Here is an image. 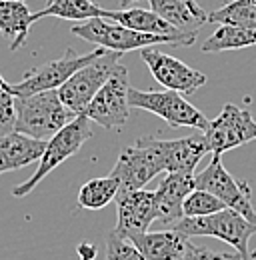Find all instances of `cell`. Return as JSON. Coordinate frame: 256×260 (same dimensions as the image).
Masks as SVG:
<instances>
[{
    "instance_id": "cell-23",
    "label": "cell",
    "mask_w": 256,
    "mask_h": 260,
    "mask_svg": "<svg viewBox=\"0 0 256 260\" xmlns=\"http://www.w3.org/2000/svg\"><path fill=\"white\" fill-rule=\"evenodd\" d=\"M118 190H120V184L112 174L104 178H92L86 184H82L78 192V206L86 210H100L110 202H114Z\"/></svg>"
},
{
    "instance_id": "cell-33",
    "label": "cell",
    "mask_w": 256,
    "mask_h": 260,
    "mask_svg": "<svg viewBox=\"0 0 256 260\" xmlns=\"http://www.w3.org/2000/svg\"><path fill=\"white\" fill-rule=\"evenodd\" d=\"M232 260H242V258H240V256H234V258H232Z\"/></svg>"
},
{
    "instance_id": "cell-21",
    "label": "cell",
    "mask_w": 256,
    "mask_h": 260,
    "mask_svg": "<svg viewBox=\"0 0 256 260\" xmlns=\"http://www.w3.org/2000/svg\"><path fill=\"white\" fill-rule=\"evenodd\" d=\"M104 8H100L92 0H50L42 10L32 12V20H40L46 16H56L64 20H74V22H82L94 16H102Z\"/></svg>"
},
{
    "instance_id": "cell-3",
    "label": "cell",
    "mask_w": 256,
    "mask_h": 260,
    "mask_svg": "<svg viewBox=\"0 0 256 260\" xmlns=\"http://www.w3.org/2000/svg\"><path fill=\"white\" fill-rule=\"evenodd\" d=\"M184 236H212L230 244L242 260H250L248 240L256 234V224L246 220L240 212L232 208H222L208 216H182L172 226Z\"/></svg>"
},
{
    "instance_id": "cell-20",
    "label": "cell",
    "mask_w": 256,
    "mask_h": 260,
    "mask_svg": "<svg viewBox=\"0 0 256 260\" xmlns=\"http://www.w3.org/2000/svg\"><path fill=\"white\" fill-rule=\"evenodd\" d=\"M152 10L180 32H198L208 16H200L184 0H148Z\"/></svg>"
},
{
    "instance_id": "cell-25",
    "label": "cell",
    "mask_w": 256,
    "mask_h": 260,
    "mask_svg": "<svg viewBox=\"0 0 256 260\" xmlns=\"http://www.w3.org/2000/svg\"><path fill=\"white\" fill-rule=\"evenodd\" d=\"M222 208H226V206L220 198H216L208 190L194 188L182 202V216H208V214H214Z\"/></svg>"
},
{
    "instance_id": "cell-19",
    "label": "cell",
    "mask_w": 256,
    "mask_h": 260,
    "mask_svg": "<svg viewBox=\"0 0 256 260\" xmlns=\"http://www.w3.org/2000/svg\"><path fill=\"white\" fill-rule=\"evenodd\" d=\"M104 18H110L114 22H120L128 28H134L138 32L148 34H180L172 24H168L162 16H158L152 8H120V10H104Z\"/></svg>"
},
{
    "instance_id": "cell-6",
    "label": "cell",
    "mask_w": 256,
    "mask_h": 260,
    "mask_svg": "<svg viewBox=\"0 0 256 260\" xmlns=\"http://www.w3.org/2000/svg\"><path fill=\"white\" fill-rule=\"evenodd\" d=\"M122 56H124L122 52L104 50L92 62L78 68L62 86L56 88L64 106H68L74 114H82L86 110L88 102L100 90V86L108 80V76L112 74L114 66L120 62Z\"/></svg>"
},
{
    "instance_id": "cell-10",
    "label": "cell",
    "mask_w": 256,
    "mask_h": 260,
    "mask_svg": "<svg viewBox=\"0 0 256 260\" xmlns=\"http://www.w3.org/2000/svg\"><path fill=\"white\" fill-rule=\"evenodd\" d=\"M196 188L208 190L216 198H220L226 208L240 212L246 220L256 224V208L252 206V192L246 180H236L226 168L220 156H212L210 164L194 174Z\"/></svg>"
},
{
    "instance_id": "cell-27",
    "label": "cell",
    "mask_w": 256,
    "mask_h": 260,
    "mask_svg": "<svg viewBox=\"0 0 256 260\" xmlns=\"http://www.w3.org/2000/svg\"><path fill=\"white\" fill-rule=\"evenodd\" d=\"M104 260H144L140 250L126 238H120L114 230L106 236V256Z\"/></svg>"
},
{
    "instance_id": "cell-2",
    "label": "cell",
    "mask_w": 256,
    "mask_h": 260,
    "mask_svg": "<svg viewBox=\"0 0 256 260\" xmlns=\"http://www.w3.org/2000/svg\"><path fill=\"white\" fill-rule=\"evenodd\" d=\"M14 108H16L14 130L40 140L52 138L76 116L68 106H64L56 88L34 92L28 96H16Z\"/></svg>"
},
{
    "instance_id": "cell-29",
    "label": "cell",
    "mask_w": 256,
    "mask_h": 260,
    "mask_svg": "<svg viewBox=\"0 0 256 260\" xmlns=\"http://www.w3.org/2000/svg\"><path fill=\"white\" fill-rule=\"evenodd\" d=\"M76 252H78V258L80 260H96V256H98V248H96L94 244H90V242H80Z\"/></svg>"
},
{
    "instance_id": "cell-1",
    "label": "cell",
    "mask_w": 256,
    "mask_h": 260,
    "mask_svg": "<svg viewBox=\"0 0 256 260\" xmlns=\"http://www.w3.org/2000/svg\"><path fill=\"white\" fill-rule=\"evenodd\" d=\"M70 32L86 42H92L96 46H102L106 50H116L126 54L130 50H140L146 46L156 44H170V46H192L196 42L198 32H180V34H148L138 32L134 28H128L120 22H114L104 16H94L88 20H82V24H76L70 28Z\"/></svg>"
},
{
    "instance_id": "cell-18",
    "label": "cell",
    "mask_w": 256,
    "mask_h": 260,
    "mask_svg": "<svg viewBox=\"0 0 256 260\" xmlns=\"http://www.w3.org/2000/svg\"><path fill=\"white\" fill-rule=\"evenodd\" d=\"M32 24V12L24 0H0V32L10 40L12 52L24 46Z\"/></svg>"
},
{
    "instance_id": "cell-16",
    "label": "cell",
    "mask_w": 256,
    "mask_h": 260,
    "mask_svg": "<svg viewBox=\"0 0 256 260\" xmlns=\"http://www.w3.org/2000/svg\"><path fill=\"white\" fill-rule=\"evenodd\" d=\"M46 148V140L32 138L22 132H8L0 136V174L24 168L28 164L40 160Z\"/></svg>"
},
{
    "instance_id": "cell-5",
    "label": "cell",
    "mask_w": 256,
    "mask_h": 260,
    "mask_svg": "<svg viewBox=\"0 0 256 260\" xmlns=\"http://www.w3.org/2000/svg\"><path fill=\"white\" fill-rule=\"evenodd\" d=\"M128 102L130 108H140L146 112H152L160 116L168 126L172 128H196L206 130L208 126V118L190 104L184 94L176 92V90H138V88H128Z\"/></svg>"
},
{
    "instance_id": "cell-11",
    "label": "cell",
    "mask_w": 256,
    "mask_h": 260,
    "mask_svg": "<svg viewBox=\"0 0 256 260\" xmlns=\"http://www.w3.org/2000/svg\"><path fill=\"white\" fill-rule=\"evenodd\" d=\"M140 58L148 66L154 80L168 90H176L180 94H194L198 88H202L206 84L204 72L178 60L176 56L164 54L152 46L140 48Z\"/></svg>"
},
{
    "instance_id": "cell-31",
    "label": "cell",
    "mask_w": 256,
    "mask_h": 260,
    "mask_svg": "<svg viewBox=\"0 0 256 260\" xmlns=\"http://www.w3.org/2000/svg\"><path fill=\"white\" fill-rule=\"evenodd\" d=\"M136 2H140V0H120V8H130Z\"/></svg>"
},
{
    "instance_id": "cell-35",
    "label": "cell",
    "mask_w": 256,
    "mask_h": 260,
    "mask_svg": "<svg viewBox=\"0 0 256 260\" xmlns=\"http://www.w3.org/2000/svg\"><path fill=\"white\" fill-rule=\"evenodd\" d=\"M48 2H50V0H48Z\"/></svg>"
},
{
    "instance_id": "cell-15",
    "label": "cell",
    "mask_w": 256,
    "mask_h": 260,
    "mask_svg": "<svg viewBox=\"0 0 256 260\" xmlns=\"http://www.w3.org/2000/svg\"><path fill=\"white\" fill-rule=\"evenodd\" d=\"M194 188V172H168V176L154 190L156 220L164 226L178 222L182 218V202Z\"/></svg>"
},
{
    "instance_id": "cell-22",
    "label": "cell",
    "mask_w": 256,
    "mask_h": 260,
    "mask_svg": "<svg viewBox=\"0 0 256 260\" xmlns=\"http://www.w3.org/2000/svg\"><path fill=\"white\" fill-rule=\"evenodd\" d=\"M256 44L254 28H242L234 24H220L214 32L210 34L204 44L202 52H224V50H238L248 48Z\"/></svg>"
},
{
    "instance_id": "cell-34",
    "label": "cell",
    "mask_w": 256,
    "mask_h": 260,
    "mask_svg": "<svg viewBox=\"0 0 256 260\" xmlns=\"http://www.w3.org/2000/svg\"><path fill=\"white\" fill-rule=\"evenodd\" d=\"M24 2H26V0H24Z\"/></svg>"
},
{
    "instance_id": "cell-9",
    "label": "cell",
    "mask_w": 256,
    "mask_h": 260,
    "mask_svg": "<svg viewBox=\"0 0 256 260\" xmlns=\"http://www.w3.org/2000/svg\"><path fill=\"white\" fill-rule=\"evenodd\" d=\"M204 136L212 156L222 158L224 152L256 140V120L248 108H238L236 104L226 102L220 114L208 120Z\"/></svg>"
},
{
    "instance_id": "cell-17",
    "label": "cell",
    "mask_w": 256,
    "mask_h": 260,
    "mask_svg": "<svg viewBox=\"0 0 256 260\" xmlns=\"http://www.w3.org/2000/svg\"><path fill=\"white\" fill-rule=\"evenodd\" d=\"M144 256V260H176L188 246L190 238L174 228L142 232L128 238Z\"/></svg>"
},
{
    "instance_id": "cell-26",
    "label": "cell",
    "mask_w": 256,
    "mask_h": 260,
    "mask_svg": "<svg viewBox=\"0 0 256 260\" xmlns=\"http://www.w3.org/2000/svg\"><path fill=\"white\" fill-rule=\"evenodd\" d=\"M14 102H16V96L10 88V84L0 74V136L14 130V122H16Z\"/></svg>"
},
{
    "instance_id": "cell-30",
    "label": "cell",
    "mask_w": 256,
    "mask_h": 260,
    "mask_svg": "<svg viewBox=\"0 0 256 260\" xmlns=\"http://www.w3.org/2000/svg\"><path fill=\"white\" fill-rule=\"evenodd\" d=\"M184 2L190 6V8L194 10V12H196V14H200V16H208V12H204V8H200L196 0H184Z\"/></svg>"
},
{
    "instance_id": "cell-7",
    "label": "cell",
    "mask_w": 256,
    "mask_h": 260,
    "mask_svg": "<svg viewBox=\"0 0 256 260\" xmlns=\"http://www.w3.org/2000/svg\"><path fill=\"white\" fill-rule=\"evenodd\" d=\"M128 88H130L128 68L118 62L114 66L112 74L108 76V80L100 86V90L88 102L82 114H86L92 122L100 124L106 130L124 126L130 116Z\"/></svg>"
},
{
    "instance_id": "cell-14",
    "label": "cell",
    "mask_w": 256,
    "mask_h": 260,
    "mask_svg": "<svg viewBox=\"0 0 256 260\" xmlns=\"http://www.w3.org/2000/svg\"><path fill=\"white\" fill-rule=\"evenodd\" d=\"M114 202L118 206V222L114 226V232L120 238L128 240L136 234H142L156 220L154 190H118Z\"/></svg>"
},
{
    "instance_id": "cell-8",
    "label": "cell",
    "mask_w": 256,
    "mask_h": 260,
    "mask_svg": "<svg viewBox=\"0 0 256 260\" xmlns=\"http://www.w3.org/2000/svg\"><path fill=\"white\" fill-rule=\"evenodd\" d=\"M106 48L98 46L92 52H86V54H78L76 50L68 48L64 52V56L56 58V60H50L46 64H40L36 68H30L24 72L22 80L16 82V84H10L14 96H28L34 92H42V90H54L58 86H62L64 82L84 64L92 62L94 58H98Z\"/></svg>"
},
{
    "instance_id": "cell-24",
    "label": "cell",
    "mask_w": 256,
    "mask_h": 260,
    "mask_svg": "<svg viewBox=\"0 0 256 260\" xmlns=\"http://www.w3.org/2000/svg\"><path fill=\"white\" fill-rule=\"evenodd\" d=\"M208 22L234 24L256 30V0H232L220 8L208 12Z\"/></svg>"
},
{
    "instance_id": "cell-4",
    "label": "cell",
    "mask_w": 256,
    "mask_h": 260,
    "mask_svg": "<svg viewBox=\"0 0 256 260\" xmlns=\"http://www.w3.org/2000/svg\"><path fill=\"white\" fill-rule=\"evenodd\" d=\"M90 122L92 120L86 114H76L66 126H62L52 138H48L46 148H44V152L38 160V168L34 170V174L28 180H24L22 184H16L12 188V196L24 198L26 194H30L32 190L40 184V180L46 178L58 164H62L70 156H74L84 146V142L90 140V136H92Z\"/></svg>"
},
{
    "instance_id": "cell-12",
    "label": "cell",
    "mask_w": 256,
    "mask_h": 260,
    "mask_svg": "<svg viewBox=\"0 0 256 260\" xmlns=\"http://www.w3.org/2000/svg\"><path fill=\"white\" fill-rule=\"evenodd\" d=\"M158 158L144 136L136 140V144L120 150L118 160L112 168V176L118 180L120 190H138L144 188L156 174H160Z\"/></svg>"
},
{
    "instance_id": "cell-13",
    "label": "cell",
    "mask_w": 256,
    "mask_h": 260,
    "mask_svg": "<svg viewBox=\"0 0 256 260\" xmlns=\"http://www.w3.org/2000/svg\"><path fill=\"white\" fill-rule=\"evenodd\" d=\"M158 158L162 172H194L198 162L210 152L204 132L190 134L180 140H160L156 136H144Z\"/></svg>"
},
{
    "instance_id": "cell-28",
    "label": "cell",
    "mask_w": 256,
    "mask_h": 260,
    "mask_svg": "<svg viewBox=\"0 0 256 260\" xmlns=\"http://www.w3.org/2000/svg\"><path fill=\"white\" fill-rule=\"evenodd\" d=\"M234 256H238V252H216L208 246H196L188 242L186 250L178 256L176 260H232Z\"/></svg>"
},
{
    "instance_id": "cell-32",
    "label": "cell",
    "mask_w": 256,
    "mask_h": 260,
    "mask_svg": "<svg viewBox=\"0 0 256 260\" xmlns=\"http://www.w3.org/2000/svg\"><path fill=\"white\" fill-rule=\"evenodd\" d=\"M250 258H256V250L254 252H250Z\"/></svg>"
}]
</instances>
